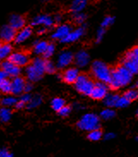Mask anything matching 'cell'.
I'll return each mask as SVG.
<instances>
[{
	"label": "cell",
	"instance_id": "obj_1",
	"mask_svg": "<svg viewBox=\"0 0 138 157\" xmlns=\"http://www.w3.org/2000/svg\"><path fill=\"white\" fill-rule=\"evenodd\" d=\"M132 78H133V75L125 66L119 65L113 70L112 78L108 84L109 88H111L113 90L122 89L130 84L132 81Z\"/></svg>",
	"mask_w": 138,
	"mask_h": 157
},
{
	"label": "cell",
	"instance_id": "obj_2",
	"mask_svg": "<svg viewBox=\"0 0 138 157\" xmlns=\"http://www.w3.org/2000/svg\"><path fill=\"white\" fill-rule=\"evenodd\" d=\"M46 73V59L41 57H36L31 64L26 67L25 76L29 82H34L40 80Z\"/></svg>",
	"mask_w": 138,
	"mask_h": 157
},
{
	"label": "cell",
	"instance_id": "obj_3",
	"mask_svg": "<svg viewBox=\"0 0 138 157\" xmlns=\"http://www.w3.org/2000/svg\"><path fill=\"white\" fill-rule=\"evenodd\" d=\"M91 72H92L93 77L98 82L109 84L112 78L113 71L105 63L100 60H96L92 64Z\"/></svg>",
	"mask_w": 138,
	"mask_h": 157
},
{
	"label": "cell",
	"instance_id": "obj_4",
	"mask_svg": "<svg viewBox=\"0 0 138 157\" xmlns=\"http://www.w3.org/2000/svg\"><path fill=\"white\" fill-rule=\"evenodd\" d=\"M100 125H101L100 116L93 113H88L82 115L76 123V126L79 130L88 132H92L96 129H100Z\"/></svg>",
	"mask_w": 138,
	"mask_h": 157
},
{
	"label": "cell",
	"instance_id": "obj_5",
	"mask_svg": "<svg viewBox=\"0 0 138 157\" xmlns=\"http://www.w3.org/2000/svg\"><path fill=\"white\" fill-rule=\"evenodd\" d=\"M94 82L88 75L80 74L77 80L75 82V89L78 93L83 95H89L92 93L93 89L94 87Z\"/></svg>",
	"mask_w": 138,
	"mask_h": 157
},
{
	"label": "cell",
	"instance_id": "obj_6",
	"mask_svg": "<svg viewBox=\"0 0 138 157\" xmlns=\"http://www.w3.org/2000/svg\"><path fill=\"white\" fill-rule=\"evenodd\" d=\"M55 25L53 16H51L49 14H38L34 16L31 21L30 26L34 27H45L46 29H50Z\"/></svg>",
	"mask_w": 138,
	"mask_h": 157
},
{
	"label": "cell",
	"instance_id": "obj_7",
	"mask_svg": "<svg viewBox=\"0 0 138 157\" xmlns=\"http://www.w3.org/2000/svg\"><path fill=\"white\" fill-rule=\"evenodd\" d=\"M9 60L20 68L29 66L32 62L29 54L24 51L13 52L12 54L10 56Z\"/></svg>",
	"mask_w": 138,
	"mask_h": 157
},
{
	"label": "cell",
	"instance_id": "obj_8",
	"mask_svg": "<svg viewBox=\"0 0 138 157\" xmlns=\"http://www.w3.org/2000/svg\"><path fill=\"white\" fill-rule=\"evenodd\" d=\"M72 30H73V28L70 23L59 24L52 31V33L51 34V38L54 40H59L61 42L67 37Z\"/></svg>",
	"mask_w": 138,
	"mask_h": 157
},
{
	"label": "cell",
	"instance_id": "obj_9",
	"mask_svg": "<svg viewBox=\"0 0 138 157\" xmlns=\"http://www.w3.org/2000/svg\"><path fill=\"white\" fill-rule=\"evenodd\" d=\"M74 62V54L70 50H63L59 52L56 65L58 69H67Z\"/></svg>",
	"mask_w": 138,
	"mask_h": 157
},
{
	"label": "cell",
	"instance_id": "obj_10",
	"mask_svg": "<svg viewBox=\"0 0 138 157\" xmlns=\"http://www.w3.org/2000/svg\"><path fill=\"white\" fill-rule=\"evenodd\" d=\"M108 90H109V85L100 82H98L94 84V87L93 89V91L90 97L95 100V101H101L104 100L105 98L108 95Z\"/></svg>",
	"mask_w": 138,
	"mask_h": 157
},
{
	"label": "cell",
	"instance_id": "obj_11",
	"mask_svg": "<svg viewBox=\"0 0 138 157\" xmlns=\"http://www.w3.org/2000/svg\"><path fill=\"white\" fill-rule=\"evenodd\" d=\"M8 24L17 31L21 30L27 26V19L26 17L18 13H12L10 15L8 18Z\"/></svg>",
	"mask_w": 138,
	"mask_h": 157
},
{
	"label": "cell",
	"instance_id": "obj_12",
	"mask_svg": "<svg viewBox=\"0 0 138 157\" xmlns=\"http://www.w3.org/2000/svg\"><path fill=\"white\" fill-rule=\"evenodd\" d=\"M17 31L12 27L7 24H4L0 27V40L4 43H11L15 40Z\"/></svg>",
	"mask_w": 138,
	"mask_h": 157
},
{
	"label": "cell",
	"instance_id": "obj_13",
	"mask_svg": "<svg viewBox=\"0 0 138 157\" xmlns=\"http://www.w3.org/2000/svg\"><path fill=\"white\" fill-rule=\"evenodd\" d=\"M85 33H86V27H85V25L78 26L77 28L73 29V30L69 34V35L63 40H62L61 43L71 44V43L76 42V41L80 40L83 37Z\"/></svg>",
	"mask_w": 138,
	"mask_h": 157
},
{
	"label": "cell",
	"instance_id": "obj_14",
	"mask_svg": "<svg viewBox=\"0 0 138 157\" xmlns=\"http://www.w3.org/2000/svg\"><path fill=\"white\" fill-rule=\"evenodd\" d=\"M1 70H3L4 72L6 73L8 77H11V78L20 77L21 73V68L15 64H13L12 62H10L9 59L2 61Z\"/></svg>",
	"mask_w": 138,
	"mask_h": 157
},
{
	"label": "cell",
	"instance_id": "obj_15",
	"mask_svg": "<svg viewBox=\"0 0 138 157\" xmlns=\"http://www.w3.org/2000/svg\"><path fill=\"white\" fill-rule=\"evenodd\" d=\"M33 34H34V29H33V27L30 25H27L25 28H23L21 30L17 31L14 42H15V44H17V45L23 44L29 39L32 37Z\"/></svg>",
	"mask_w": 138,
	"mask_h": 157
},
{
	"label": "cell",
	"instance_id": "obj_16",
	"mask_svg": "<svg viewBox=\"0 0 138 157\" xmlns=\"http://www.w3.org/2000/svg\"><path fill=\"white\" fill-rule=\"evenodd\" d=\"M74 63L79 68H84L90 63V56L86 50L81 49L74 54Z\"/></svg>",
	"mask_w": 138,
	"mask_h": 157
},
{
	"label": "cell",
	"instance_id": "obj_17",
	"mask_svg": "<svg viewBox=\"0 0 138 157\" xmlns=\"http://www.w3.org/2000/svg\"><path fill=\"white\" fill-rule=\"evenodd\" d=\"M79 76L80 72L78 69L75 67H69L63 71L61 75V78L68 84H75Z\"/></svg>",
	"mask_w": 138,
	"mask_h": 157
},
{
	"label": "cell",
	"instance_id": "obj_18",
	"mask_svg": "<svg viewBox=\"0 0 138 157\" xmlns=\"http://www.w3.org/2000/svg\"><path fill=\"white\" fill-rule=\"evenodd\" d=\"M25 78L22 77H17L11 79V87H12V92L11 94L13 95H21L24 93V89L26 85Z\"/></svg>",
	"mask_w": 138,
	"mask_h": 157
},
{
	"label": "cell",
	"instance_id": "obj_19",
	"mask_svg": "<svg viewBox=\"0 0 138 157\" xmlns=\"http://www.w3.org/2000/svg\"><path fill=\"white\" fill-rule=\"evenodd\" d=\"M122 65L125 66L133 76L136 75L138 73V62L127 53L125 55V58L123 59Z\"/></svg>",
	"mask_w": 138,
	"mask_h": 157
},
{
	"label": "cell",
	"instance_id": "obj_20",
	"mask_svg": "<svg viewBox=\"0 0 138 157\" xmlns=\"http://www.w3.org/2000/svg\"><path fill=\"white\" fill-rule=\"evenodd\" d=\"M89 0H72L71 6H70V11L72 14L83 12V10L87 8Z\"/></svg>",
	"mask_w": 138,
	"mask_h": 157
},
{
	"label": "cell",
	"instance_id": "obj_21",
	"mask_svg": "<svg viewBox=\"0 0 138 157\" xmlns=\"http://www.w3.org/2000/svg\"><path fill=\"white\" fill-rule=\"evenodd\" d=\"M12 52L13 47L11 43H0V60L4 61L9 59Z\"/></svg>",
	"mask_w": 138,
	"mask_h": 157
},
{
	"label": "cell",
	"instance_id": "obj_22",
	"mask_svg": "<svg viewBox=\"0 0 138 157\" xmlns=\"http://www.w3.org/2000/svg\"><path fill=\"white\" fill-rule=\"evenodd\" d=\"M49 45V42H47L45 40H35L33 44V52L36 55H42L45 53L46 48Z\"/></svg>",
	"mask_w": 138,
	"mask_h": 157
},
{
	"label": "cell",
	"instance_id": "obj_23",
	"mask_svg": "<svg viewBox=\"0 0 138 157\" xmlns=\"http://www.w3.org/2000/svg\"><path fill=\"white\" fill-rule=\"evenodd\" d=\"M17 101H18V99L13 94H8V95H5L3 98H1V101H0V104L1 106H4V107H12L17 105Z\"/></svg>",
	"mask_w": 138,
	"mask_h": 157
},
{
	"label": "cell",
	"instance_id": "obj_24",
	"mask_svg": "<svg viewBox=\"0 0 138 157\" xmlns=\"http://www.w3.org/2000/svg\"><path fill=\"white\" fill-rule=\"evenodd\" d=\"M12 117V111L9 107L1 106L0 107V122L8 123Z\"/></svg>",
	"mask_w": 138,
	"mask_h": 157
},
{
	"label": "cell",
	"instance_id": "obj_25",
	"mask_svg": "<svg viewBox=\"0 0 138 157\" xmlns=\"http://www.w3.org/2000/svg\"><path fill=\"white\" fill-rule=\"evenodd\" d=\"M118 98L119 95L117 94H108V95L104 99V104L110 108L116 107Z\"/></svg>",
	"mask_w": 138,
	"mask_h": 157
},
{
	"label": "cell",
	"instance_id": "obj_26",
	"mask_svg": "<svg viewBox=\"0 0 138 157\" xmlns=\"http://www.w3.org/2000/svg\"><path fill=\"white\" fill-rule=\"evenodd\" d=\"M42 101H43V99H42V96L40 94H34L31 98L29 103L27 105V108L29 110L35 109V108H37L38 106L41 105Z\"/></svg>",
	"mask_w": 138,
	"mask_h": 157
},
{
	"label": "cell",
	"instance_id": "obj_27",
	"mask_svg": "<svg viewBox=\"0 0 138 157\" xmlns=\"http://www.w3.org/2000/svg\"><path fill=\"white\" fill-rule=\"evenodd\" d=\"M11 92H12L11 80L7 78L0 84V93L5 94V95H8V94H11Z\"/></svg>",
	"mask_w": 138,
	"mask_h": 157
},
{
	"label": "cell",
	"instance_id": "obj_28",
	"mask_svg": "<svg viewBox=\"0 0 138 157\" xmlns=\"http://www.w3.org/2000/svg\"><path fill=\"white\" fill-rule=\"evenodd\" d=\"M51 106H52L53 110L59 113V111L66 105H65V101L63 100V98L56 97L54 99H52V101L51 102Z\"/></svg>",
	"mask_w": 138,
	"mask_h": 157
},
{
	"label": "cell",
	"instance_id": "obj_29",
	"mask_svg": "<svg viewBox=\"0 0 138 157\" xmlns=\"http://www.w3.org/2000/svg\"><path fill=\"white\" fill-rule=\"evenodd\" d=\"M103 136L104 135H103V132L101 129L94 130L92 132H88V140L92 141V142H98V141L101 140L103 138Z\"/></svg>",
	"mask_w": 138,
	"mask_h": 157
},
{
	"label": "cell",
	"instance_id": "obj_30",
	"mask_svg": "<svg viewBox=\"0 0 138 157\" xmlns=\"http://www.w3.org/2000/svg\"><path fill=\"white\" fill-rule=\"evenodd\" d=\"M115 115H116V113L113 108L106 107L101 112L100 118L104 120H110V119H113L115 117Z\"/></svg>",
	"mask_w": 138,
	"mask_h": 157
},
{
	"label": "cell",
	"instance_id": "obj_31",
	"mask_svg": "<svg viewBox=\"0 0 138 157\" xmlns=\"http://www.w3.org/2000/svg\"><path fill=\"white\" fill-rule=\"evenodd\" d=\"M72 20L78 26L84 25L85 21L87 20V15L83 12L72 14Z\"/></svg>",
	"mask_w": 138,
	"mask_h": 157
},
{
	"label": "cell",
	"instance_id": "obj_32",
	"mask_svg": "<svg viewBox=\"0 0 138 157\" xmlns=\"http://www.w3.org/2000/svg\"><path fill=\"white\" fill-rule=\"evenodd\" d=\"M124 96L126 97L130 101H134L138 99V89L134 88L126 90L125 93L124 94Z\"/></svg>",
	"mask_w": 138,
	"mask_h": 157
},
{
	"label": "cell",
	"instance_id": "obj_33",
	"mask_svg": "<svg viewBox=\"0 0 138 157\" xmlns=\"http://www.w3.org/2000/svg\"><path fill=\"white\" fill-rule=\"evenodd\" d=\"M115 21V17H113V16H106L103 18V20L101 21V28H103L105 29H107L109 27L113 25Z\"/></svg>",
	"mask_w": 138,
	"mask_h": 157
},
{
	"label": "cell",
	"instance_id": "obj_34",
	"mask_svg": "<svg viewBox=\"0 0 138 157\" xmlns=\"http://www.w3.org/2000/svg\"><path fill=\"white\" fill-rule=\"evenodd\" d=\"M55 51H56V47H55L54 44L53 43H49V45H48V47L46 48L45 53L43 54V58L45 59H51L52 56L54 55Z\"/></svg>",
	"mask_w": 138,
	"mask_h": 157
},
{
	"label": "cell",
	"instance_id": "obj_35",
	"mask_svg": "<svg viewBox=\"0 0 138 157\" xmlns=\"http://www.w3.org/2000/svg\"><path fill=\"white\" fill-rule=\"evenodd\" d=\"M130 101L126 97H125L124 95L123 96H119L118 100H117L116 107H117V108H125V107H127L130 105Z\"/></svg>",
	"mask_w": 138,
	"mask_h": 157
},
{
	"label": "cell",
	"instance_id": "obj_36",
	"mask_svg": "<svg viewBox=\"0 0 138 157\" xmlns=\"http://www.w3.org/2000/svg\"><path fill=\"white\" fill-rule=\"evenodd\" d=\"M57 71V65L51 60L46 59V72L53 74Z\"/></svg>",
	"mask_w": 138,
	"mask_h": 157
},
{
	"label": "cell",
	"instance_id": "obj_37",
	"mask_svg": "<svg viewBox=\"0 0 138 157\" xmlns=\"http://www.w3.org/2000/svg\"><path fill=\"white\" fill-rule=\"evenodd\" d=\"M105 33H106V29H105L101 28V27H100L98 29L96 34H95V41H96V43L101 42V40H103V38H104Z\"/></svg>",
	"mask_w": 138,
	"mask_h": 157
},
{
	"label": "cell",
	"instance_id": "obj_38",
	"mask_svg": "<svg viewBox=\"0 0 138 157\" xmlns=\"http://www.w3.org/2000/svg\"><path fill=\"white\" fill-rule=\"evenodd\" d=\"M32 96H33V95L29 93H23L21 95H20V98L18 99V101L22 102V103H23V104L26 106V107H27V105L29 103L30 100H31Z\"/></svg>",
	"mask_w": 138,
	"mask_h": 157
},
{
	"label": "cell",
	"instance_id": "obj_39",
	"mask_svg": "<svg viewBox=\"0 0 138 157\" xmlns=\"http://www.w3.org/2000/svg\"><path fill=\"white\" fill-rule=\"evenodd\" d=\"M71 106H64L61 109V110L59 111V113L60 116H62V117H67V116H69L70 115V113H71Z\"/></svg>",
	"mask_w": 138,
	"mask_h": 157
},
{
	"label": "cell",
	"instance_id": "obj_40",
	"mask_svg": "<svg viewBox=\"0 0 138 157\" xmlns=\"http://www.w3.org/2000/svg\"><path fill=\"white\" fill-rule=\"evenodd\" d=\"M127 54H129L131 58H133L138 62V46L133 47L130 52H127Z\"/></svg>",
	"mask_w": 138,
	"mask_h": 157
},
{
	"label": "cell",
	"instance_id": "obj_41",
	"mask_svg": "<svg viewBox=\"0 0 138 157\" xmlns=\"http://www.w3.org/2000/svg\"><path fill=\"white\" fill-rule=\"evenodd\" d=\"M53 19H54L55 24H58V25L62 24V21H63V16H62L61 14L58 13V14H56V15L53 16Z\"/></svg>",
	"mask_w": 138,
	"mask_h": 157
},
{
	"label": "cell",
	"instance_id": "obj_42",
	"mask_svg": "<svg viewBox=\"0 0 138 157\" xmlns=\"http://www.w3.org/2000/svg\"><path fill=\"white\" fill-rule=\"evenodd\" d=\"M115 137H116V134L114 132H106L104 135V136H103V138L106 141L113 140Z\"/></svg>",
	"mask_w": 138,
	"mask_h": 157
},
{
	"label": "cell",
	"instance_id": "obj_43",
	"mask_svg": "<svg viewBox=\"0 0 138 157\" xmlns=\"http://www.w3.org/2000/svg\"><path fill=\"white\" fill-rule=\"evenodd\" d=\"M34 86H33V82H27L25 85V89H24V93H29L33 90Z\"/></svg>",
	"mask_w": 138,
	"mask_h": 157
},
{
	"label": "cell",
	"instance_id": "obj_44",
	"mask_svg": "<svg viewBox=\"0 0 138 157\" xmlns=\"http://www.w3.org/2000/svg\"><path fill=\"white\" fill-rule=\"evenodd\" d=\"M10 152L6 148H0V157H8L10 155Z\"/></svg>",
	"mask_w": 138,
	"mask_h": 157
},
{
	"label": "cell",
	"instance_id": "obj_45",
	"mask_svg": "<svg viewBox=\"0 0 138 157\" xmlns=\"http://www.w3.org/2000/svg\"><path fill=\"white\" fill-rule=\"evenodd\" d=\"M48 29H46L45 27H38L37 30H36V33L39 35H42V34H45L48 31Z\"/></svg>",
	"mask_w": 138,
	"mask_h": 157
},
{
	"label": "cell",
	"instance_id": "obj_46",
	"mask_svg": "<svg viewBox=\"0 0 138 157\" xmlns=\"http://www.w3.org/2000/svg\"><path fill=\"white\" fill-rule=\"evenodd\" d=\"M7 78H8V76L6 75V73L4 72L3 70L0 69V84H1L4 80H6Z\"/></svg>",
	"mask_w": 138,
	"mask_h": 157
},
{
	"label": "cell",
	"instance_id": "obj_47",
	"mask_svg": "<svg viewBox=\"0 0 138 157\" xmlns=\"http://www.w3.org/2000/svg\"><path fill=\"white\" fill-rule=\"evenodd\" d=\"M75 106L77 109H80V110H82V109L83 108V106H82V105H80V104H75Z\"/></svg>",
	"mask_w": 138,
	"mask_h": 157
},
{
	"label": "cell",
	"instance_id": "obj_48",
	"mask_svg": "<svg viewBox=\"0 0 138 157\" xmlns=\"http://www.w3.org/2000/svg\"><path fill=\"white\" fill-rule=\"evenodd\" d=\"M136 117L138 118V108L136 109Z\"/></svg>",
	"mask_w": 138,
	"mask_h": 157
},
{
	"label": "cell",
	"instance_id": "obj_49",
	"mask_svg": "<svg viewBox=\"0 0 138 157\" xmlns=\"http://www.w3.org/2000/svg\"><path fill=\"white\" fill-rule=\"evenodd\" d=\"M8 157H14V155H13V154L11 153V154H10V155H9Z\"/></svg>",
	"mask_w": 138,
	"mask_h": 157
},
{
	"label": "cell",
	"instance_id": "obj_50",
	"mask_svg": "<svg viewBox=\"0 0 138 157\" xmlns=\"http://www.w3.org/2000/svg\"><path fill=\"white\" fill-rule=\"evenodd\" d=\"M43 2H49V1H51V0H42Z\"/></svg>",
	"mask_w": 138,
	"mask_h": 157
},
{
	"label": "cell",
	"instance_id": "obj_51",
	"mask_svg": "<svg viewBox=\"0 0 138 157\" xmlns=\"http://www.w3.org/2000/svg\"><path fill=\"white\" fill-rule=\"evenodd\" d=\"M1 64H2V61L0 60V69H1Z\"/></svg>",
	"mask_w": 138,
	"mask_h": 157
},
{
	"label": "cell",
	"instance_id": "obj_52",
	"mask_svg": "<svg viewBox=\"0 0 138 157\" xmlns=\"http://www.w3.org/2000/svg\"><path fill=\"white\" fill-rule=\"evenodd\" d=\"M136 88H137V89H138V81H137V82H136Z\"/></svg>",
	"mask_w": 138,
	"mask_h": 157
},
{
	"label": "cell",
	"instance_id": "obj_53",
	"mask_svg": "<svg viewBox=\"0 0 138 157\" xmlns=\"http://www.w3.org/2000/svg\"><path fill=\"white\" fill-rule=\"evenodd\" d=\"M136 141H137V142H138V135H137V136H136Z\"/></svg>",
	"mask_w": 138,
	"mask_h": 157
},
{
	"label": "cell",
	"instance_id": "obj_54",
	"mask_svg": "<svg viewBox=\"0 0 138 157\" xmlns=\"http://www.w3.org/2000/svg\"><path fill=\"white\" fill-rule=\"evenodd\" d=\"M0 101H1V98H0Z\"/></svg>",
	"mask_w": 138,
	"mask_h": 157
}]
</instances>
